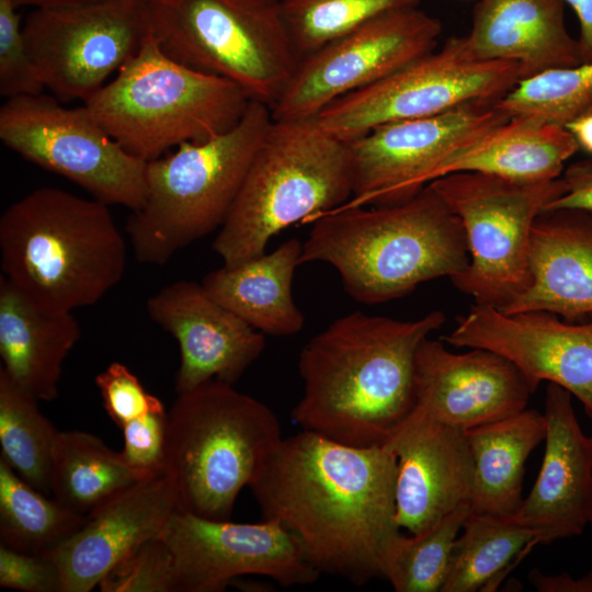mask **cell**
<instances>
[{
    "label": "cell",
    "mask_w": 592,
    "mask_h": 592,
    "mask_svg": "<svg viewBox=\"0 0 592 592\" xmlns=\"http://www.w3.org/2000/svg\"><path fill=\"white\" fill-rule=\"evenodd\" d=\"M0 139L109 206L133 212L145 202L147 162L118 145L84 104L66 107L44 93L7 99L0 109Z\"/></svg>",
    "instance_id": "cell-11"
},
{
    "label": "cell",
    "mask_w": 592,
    "mask_h": 592,
    "mask_svg": "<svg viewBox=\"0 0 592 592\" xmlns=\"http://www.w3.org/2000/svg\"><path fill=\"white\" fill-rule=\"evenodd\" d=\"M465 36L477 58L515 62L521 79L582 64L562 0H479Z\"/></svg>",
    "instance_id": "cell-24"
},
{
    "label": "cell",
    "mask_w": 592,
    "mask_h": 592,
    "mask_svg": "<svg viewBox=\"0 0 592 592\" xmlns=\"http://www.w3.org/2000/svg\"><path fill=\"white\" fill-rule=\"evenodd\" d=\"M272 122L269 105L250 101L225 133L147 162L145 202L125 226L139 263L164 265L223 226Z\"/></svg>",
    "instance_id": "cell-6"
},
{
    "label": "cell",
    "mask_w": 592,
    "mask_h": 592,
    "mask_svg": "<svg viewBox=\"0 0 592 592\" xmlns=\"http://www.w3.org/2000/svg\"><path fill=\"white\" fill-rule=\"evenodd\" d=\"M443 340L505 357L534 392L544 380L565 388L592 419V315L567 321L546 310L506 314L475 304Z\"/></svg>",
    "instance_id": "cell-17"
},
{
    "label": "cell",
    "mask_w": 592,
    "mask_h": 592,
    "mask_svg": "<svg viewBox=\"0 0 592 592\" xmlns=\"http://www.w3.org/2000/svg\"><path fill=\"white\" fill-rule=\"evenodd\" d=\"M589 525L592 528V501H591L590 513H589Z\"/></svg>",
    "instance_id": "cell-45"
},
{
    "label": "cell",
    "mask_w": 592,
    "mask_h": 592,
    "mask_svg": "<svg viewBox=\"0 0 592 592\" xmlns=\"http://www.w3.org/2000/svg\"><path fill=\"white\" fill-rule=\"evenodd\" d=\"M151 475V474H150ZM149 475L129 467L119 452L78 430L59 431L52 452L49 489L58 502L87 515L113 494Z\"/></svg>",
    "instance_id": "cell-29"
},
{
    "label": "cell",
    "mask_w": 592,
    "mask_h": 592,
    "mask_svg": "<svg viewBox=\"0 0 592 592\" xmlns=\"http://www.w3.org/2000/svg\"><path fill=\"white\" fill-rule=\"evenodd\" d=\"M463 533L453 545L441 592H476L497 584V578L520 556L536 545L535 533L513 515L469 512Z\"/></svg>",
    "instance_id": "cell-30"
},
{
    "label": "cell",
    "mask_w": 592,
    "mask_h": 592,
    "mask_svg": "<svg viewBox=\"0 0 592 592\" xmlns=\"http://www.w3.org/2000/svg\"><path fill=\"white\" fill-rule=\"evenodd\" d=\"M474 463L470 511L512 515L523 502L525 463L545 440L544 413L525 409L465 431Z\"/></svg>",
    "instance_id": "cell-28"
},
{
    "label": "cell",
    "mask_w": 592,
    "mask_h": 592,
    "mask_svg": "<svg viewBox=\"0 0 592 592\" xmlns=\"http://www.w3.org/2000/svg\"><path fill=\"white\" fill-rule=\"evenodd\" d=\"M282 439L275 413L231 384L212 379L179 392L168 411L164 458L179 510L229 520Z\"/></svg>",
    "instance_id": "cell-7"
},
{
    "label": "cell",
    "mask_w": 592,
    "mask_h": 592,
    "mask_svg": "<svg viewBox=\"0 0 592 592\" xmlns=\"http://www.w3.org/2000/svg\"><path fill=\"white\" fill-rule=\"evenodd\" d=\"M429 185L460 219L469 261L449 278L475 304L506 308L531 284L532 231L536 218L562 196V177L517 182L481 172H455Z\"/></svg>",
    "instance_id": "cell-10"
},
{
    "label": "cell",
    "mask_w": 592,
    "mask_h": 592,
    "mask_svg": "<svg viewBox=\"0 0 592 592\" xmlns=\"http://www.w3.org/2000/svg\"><path fill=\"white\" fill-rule=\"evenodd\" d=\"M0 255L1 275L48 312L93 306L126 270L125 239L110 206L52 186L4 209Z\"/></svg>",
    "instance_id": "cell-4"
},
{
    "label": "cell",
    "mask_w": 592,
    "mask_h": 592,
    "mask_svg": "<svg viewBox=\"0 0 592 592\" xmlns=\"http://www.w3.org/2000/svg\"><path fill=\"white\" fill-rule=\"evenodd\" d=\"M578 150L573 136L565 127L513 117L445 158L432 171L429 183L465 171L517 182L555 180Z\"/></svg>",
    "instance_id": "cell-26"
},
{
    "label": "cell",
    "mask_w": 592,
    "mask_h": 592,
    "mask_svg": "<svg viewBox=\"0 0 592 592\" xmlns=\"http://www.w3.org/2000/svg\"><path fill=\"white\" fill-rule=\"evenodd\" d=\"M469 512V504L462 505L417 534H399L388 553L383 579L396 592H441L453 545Z\"/></svg>",
    "instance_id": "cell-33"
},
{
    "label": "cell",
    "mask_w": 592,
    "mask_h": 592,
    "mask_svg": "<svg viewBox=\"0 0 592 592\" xmlns=\"http://www.w3.org/2000/svg\"><path fill=\"white\" fill-rule=\"evenodd\" d=\"M515 62L477 58L466 36L441 47L385 79L323 109L319 125L350 141L380 125L443 113L474 101L496 103L520 81Z\"/></svg>",
    "instance_id": "cell-12"
},
{
    "label": "cell",
    "mask_w": 592,
    "mask_h": 592,
    "mask_svg": "<svg viewBox=\"0 0 592 592\" xmlns=\"http://www.w3.org/2000/svg\"><path fill=\"white\" fill-rule=\"evenodd\" d=\"M546 310L567 321L592 315V212L560 208L535 220L531 284L503 312Z\"/></svg>",
    "instance_id": "cell-23"
},
{
    "label": "cell",
    "mask_w": 592,
    "mask_h": 592,
    "mask_svg": "<svg viewBox=\"0 0 592 592\" xmlns=\"http://www.w3.org/2000/svg\"><path fill=\"white\" fill-rule=\"evenodd\" d=\"M565 128L573 136L579 149L592 156V110L570 121Z\"/></svg>",
    "instance_id": "cell-43"
},
{
    "label": "cell",
    "mask_w": 592,
    "mask_h": 592,
    "mask_svg": "<svg viewBox=\"0 0 592 592\" xmlns=\"http://www.w3.org/2000/svg\"><path fill=\"white\" fill-rule=\"evenodd\" d=\"M352 190L346 141L316 117L273 118L213 249L225 266L254 259L283 229L346 204Z\"/></svg>",
    "instance_id": "cell-5"
},
{
    "label": "cell",
    "mask_w": 592,
    "mask_h": 592,
    "mask_svg": "<svg viewBox=\"0 0 592 592\" xmlns=\"http://www.w3.org/2000/svg\"><path fill=\"white\" fill-rule=\"evenodd\" d=\"M15 0H0V94L38 95L45 86L29 52Z\"/></svg>",
    "instance_id": "cell-36"
},
{
    "label": "cell",
    "mask_w": 592,
    "mask_h": 592,
    "mask_svg": "<svg viewBox=\"0 0 592 592\" xmlns=\"http://www.w3.org/2000/svg\"><path fill=\"white\" fill-rule=\"evenodd\" d=\"M179 510L175 480L162 469L110 497L82 525L46 553L58 567L61 592H89L126 556L158 537Z\"/></svg>",
    "instance_id": "cell-18"
},
{
    "label": "cell",
    "mask_w": 592,
    "mask_h": 592,
    "mask_svg": "<svg viewBox=\"0 0 592 592\" xmlns=\"http://www.w3.org/2000/svg\"><path fill=\"white\" fill-rule=\"evenodd\" d=\"M388 442L397 457L395 499L400 528L417 534L469 504L474 463L465 431L414 407Z\"/></svg>",
    "instance_id": "cell-21"
},
{
    "label": "cell",
    "mask_w": 592,
    "mask_h": 592,
    "mask_svg": "<svg viewBox=\"0 0 592 592\" xmlns=\"http://www.w3.org/2000/svg\"><path fill=\"white\" fill-rule=\"evenodd\" d=\"M396 469L389 442L356 447L300 430L282 439L249 488L311 567L360 587L383 579L400 534Z\"/></svg>",
    "instance_id": "cell-1"
},
{
    "label": "cell",
    "mask_w": 592,
    "mask_h": 592,
    "mask_svg": "<svg viewBox=\"0 0 592 592\" xmlns=\"http://www.w3.org/2000/svg\"><path fill=\"white\" fill-rule=\"evenodd\" d=\"M421 0H280L299 58L385 12L419 7Z\"/></svg>",
    "instance_id": "cell-34"
},
{
    "label": "cell",
    "mask_w": 592,
    "mask_h": 592,
    "mask_svg": "<svg viewBox=\"0 0 592 592\" xmlns=\"http://www.w3.org/2000/svg\"><path fill=\"white\" fill-rule=\"evenodd\" d=\"M95 385L106 413L121 429L149 412L164 410L162 401L149 394L138 377L119 362L111 363L98 374Z\"/></svg>",
    "instance_id": "cell-37"
},
{
    "label": "cell",
    "mask_w": 592,
    "mask_h": 592,
    "mask_svg": "<svg viewBox=\"0 0 592 592\" xmlns=\"http://www.w3.org/2000/svg\"><path fill=\"white\" fill-rule=\"evenodd\" d=\"M146 310L179 344L178 394L212 379L234 385L265 346L262 332L195 282L181 280L162 287L147 299Z\"/></svg>",
    "instance_id": "cell-20"
},
{
    "label": "cell",
    "mask_w": 592,
    "mask_h": 592,
    "mask_svg": "<svg viewBox=\"0 0 592 592\" xmlns=\"http://www.w3.org/2000/svg\"><path fill=\"white\" fill-rule=\"evenodd\" d=\"M460 219L426 184L411 198L386 206L344 204L315 219L299 264L325 262L346 293L368 305L410 294L418 285L466 269Z\"/></svg>",
    "instance_id": "cell-3"
},
{
    "label": "cell",
    "mask_w": 592,
    "mask_h": 592,
    "mask_svg": "<svg viewBox=\"0 0 592 592\" xmlns=\"http://www.w3.org/2000/svg\"><path fill=\"white\" fill-rule=\"evenodd\" d=\"M562 179L567 186L566 193L553 201L545 210L579 208L592 212V161L571 163Z\"/></svg>",
    "instance_id": "cell-40"
},
{
    "label": "cell",
    "mask_w": 592,
    "mask_h": 592,
    "mask_svg": "<svg viewBox=\"0 0 592 592\" xmlns=\"http://www.w3.org/2000/svg\"><path fill=\"white\" fill-rule=\"evenodd\" d=\"M84 519L46 498L0 457V544L46 554L72 535Z\"/></svg>",
    "instance_id": "cell-31"
},
{
    "label": "cell",
    "mask_w": 592,
    "mask_h": 592,
    "mask_svg": "<svg viewBox=\"0 0 592 592\" xmlns=\"http://www.w3.org/2000/svg\"><path fill=\"white\" fill-rule=\"evenodd\" d=\"M591 441H592V436H590Z\"/></svg>",
    "instance_id": "cell-46"
},
{
    "label": "cell",
    "mask_w": 592,
    "mask_h": 592,
    "mask_svg": "<svg viewBox=\"0 0 592 592\" xmlns=\"http://www.w3.org/2000/svg\"><path fill=\"white\" fill-rule=\"evenodd\" d=\"M572 395L548 383L545 452L528 496L512 514L535 533L537 544L580 535L592 501V441L577 420Z\"/></svg>",
    "instance_id": "cell-22"
},
{
    "label": "cell",
    "mask_w": 592,
    "mask_h": 592,
    "mask_svg": "<svg viewBox=\"0 0 592 592\" xmlns=\"http://www.w3.org/2000/svg\"><path fill=\"white\" fill-rule=\"evenodd\" d=\"M174 557L178 592H220L247 574L282 587L315 582L320 573L277 521L236 523L177 510L159 535Z\"/></svg>",
    "instance_id": "cell-16"
},
{
    "label": "cell",
    "mask_w": 592,
    "mask_h": 592,
    "mask_svg": "<svg viewBox=\"0 0 592 592\" xmlns=\"http://www.w3.org/2000/svg\"><path fill=\"white\" fill-rule=\"evenodd\" d=\"M167 422L164 409L149 412L122 428L124 447L119 454L129 467L145 475L164 467Z\"/></svg>",
    "instance_id": "cell-38"
},
{
    "label": "cell",
    "mask_w": 592,
    "mask_h": 592,
    "mask_svg": "<svg viewBox=\"0 0 592 592\" xmlns=\"http://www.w3.org/2000/svg\"><path fill=\"white\" fill-rule=\"evenodd\" d=\"M107 0H15L19 8H37L44 5L54 4H67V3H84V2H98Z\"/></svg>",
    "instance_id": "cell-44"
},
{
    "label": "cell",
    "mask_w": 592,
    "mask_h": 592,
    "mask_svg": "<svg viewBox=\"0 0 592 592\" xmlns=\"http://www.w3.org/2000/svg\"><path fill=\"white\" fill-rule=\"evenodd\" d=\"M150 34L174 60L272 107L299 61L280 0H146Z\"/></svg>",
    "instance_id": "cell-9"
},
{
    "label": "cell",
    "mask_w": 592,
    "mask_h": 592,
    "mask_svg": "<svg viewBox=\"0 0 592 592\" xmlns=\"http://www.w3.org/2000/svg\"><path fill=\"white\" fill-rule=\"evenodd\" d=\"M508 119L494 103L474 101L440 114L387 123L346 141L353 174L346 204L386 206L411 198L445 158Z\"/></svg>",
    "instance_id": "cell-15"
},
{
    "label": "cell",
    "mask_w": 592,
    "mask_h": 592,
    "mask_svg": "<svg viewBox=\"0 0 592 592\" xmlns=\"http://www.w3.org/2000/svg\"><path fill=\"white\" fill-rule=\"evenodd\" d=\"M301 249L303 243L292 238L270 253L209 272L202 286L214 300L263 334H296L305 325L292 294Z\"/></svg>",
    "instance_id": "cell-27"
},
{
    "label": "cell",
    "mask_w": 592,
    "mask_h": 592,
    "mask_svg": "<svg viewBox=\"0 0 592 592\" xmlns=\"http://www.w3.org/2000/svg\"><path fill=\"white\" fill-rule=\"evenodd\" d=\"M102 592H178L174 557L159 536L122 559L99 583Z\"/></svg>",
    "instance_id": "cell-35"
},
{
    "label": "cell",
    "mask_w": 592,
    "mask_h": 592,
    "mask_svg": "<svg viewBox=\"0 0 592 592\" xmlns=\"http://www.w3.org/2000/svg\"><path fill=\"white\" fill-rule=\"evenodd\" d=\"M439 19L419 7L377 15L299 61L272 105L274 119L312 118L334 101L367 88L436 48Z\"/></svg>",
    "instance_id": "cell-14"
},
{
    "label": "cell",
    "mask_w": 592,
    "mask_h": 592,
    "mask_svg": "<svg viewBox=\"0 0 592 592\" xmlns=\"http://www.w3.org/2000/svg\"><path fill=\"white\" fill-rule=\"evenodd\" d=\"M250 101L234 82L168 56L150 34L83 104L128 153L149 162L183 143L205 141L230 129Z\"/></svg>",
    "instance_id": "cell-8"
},
{
    "label": "cell",
    "mask_w": 592,
    "mask_h": 592,
    "mask_svg": "<svg viewBox=\"0 0 592 592\" xmlns=\"http://www.w3.org/2000/svg\"><path fill=\"white\" fill-rule=\"evenodd\" d=\"M414 382V407L463 431L525 410L534 394L505 357L483 349L454 353L429 337L415 355Z\"/></svg>",
    "instance_id": "cell-19"
},
{
    "label": "cell",
    "mask_w": 592,
    "mask_h": 592,
    "mask_svg": "<svg viewBox=\"0 0 592 592\" xmlns=\"http://www.w3.org/2000/svg\"><path fill=\"white\" fill-rule=\"evenodd\" d=\"M0 585L23 592H61L60 573L50 557L24 553L2 544Z\"/></svg>",
    "instance_id": "cell-39"
},
{
    "label": "cell",
    "mask_w": 592,
    "mask_h": 592,
    "mask_svg": "<svg viewBox=\"0 0 592 592\" xmlns=\"http://www.w3.org/2000/svg\"><path fill=\"white\" fill-rule=\"evenodd\" d=\"M444 312L397 320L354 311L301 349L303 395L292 411L301 430L356 447L385 444L415 406V355Z\"/></svg>",
    "instance_id": "cell-2"
},
{
    "label": "cell",
    "mask_w": 592,
    "mask_h": 592,
    "mask_svg": "<svg viewBox=\"0 0 592 592\" xmlns=\"http://www.w3.org/2000/svg\"><path fill=\"white\" fill-rule=\"evenodd\" d=\"M527 580L539 592H592V570L580 578H573L566 572L546 574L533 568Z\"/></svg>",
    "instance_id": "cell-41"
},
{
    "label": "cell",
    "mask_w": 592,
    "mask_h": 592,
    "mask_svg": "<svg viewBox=\"0 0 592 592\" xmlns=\"http://www.w3.org/2000/svg\"><path fill=\"white\" fill-rule=\"evenodd\" d=\"M80 332L72 312L45 311L0 276V368L20 388L39 401L54 400Z\"/></svg>",
    "instance_id": "cell-25"
},
{
    "label": "cell",
    "mask_w": 592,
    "mask_h": 592,
    "mask_svg": "<svg viewBox=\"0 0 592 592\" xmlns=\"http://www.w3.org/2000/svg\"><path fill=\"white\" fill-rule=\"evenodd\" d=\"M23 33L45 89L86 103L137 54L150 26L146 0H107L32 8Z\"/></svg>",
    "instance_id": "cell-13"
},
{
    "label": "cell",
    "mask_w": 592,
    "mask_h": 592,
    "mask_svg": "<svg viewBox=\"0 0 592 592\" xmlns=\"http://www.w3.org/2000/svg\"><path fill=\"white\" fill-rule=\"evenodd\" d=\"M574 11L580 26L578 39L582 64L592 61V0H562Z\"/></svg>",
    "instance_id": "cell-42"
},
{
    "label": "cell",
    "mask_w": 592,
    "mask_h": 592,
    "mask_svg": "<svg viewBox=\"0 0 592 592\" xmlns=\"http://www.w3.org/2000/svg\"><path fill=\"white\" fill-rule=\"evenodd\" d=\"M38 401L0 368V457L46 493L50 492L52 452L59 431L41 412Z\"/></svg>",
    "instance_id": "cell-32"
}]
</instances>
